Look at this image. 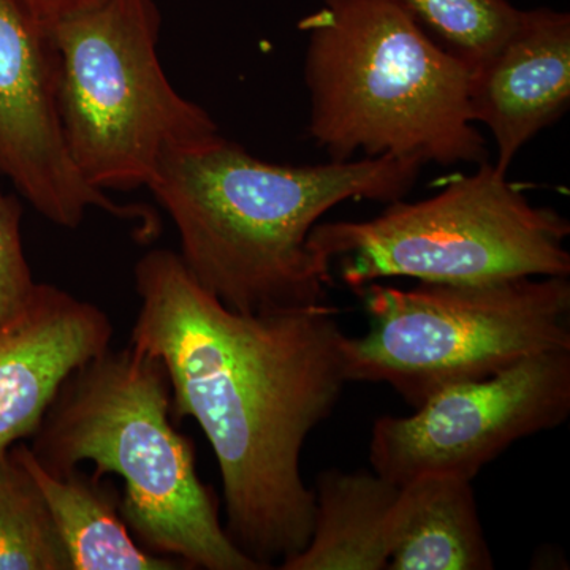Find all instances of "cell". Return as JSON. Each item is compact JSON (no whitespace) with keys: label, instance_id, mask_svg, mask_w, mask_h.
<instances>
[{"label":"cell","instance_id":"6da1fadb","mask_svg":"<svg viewBox=\"0 0 570 570\" xmlns=\"http://www.w3.org/2000/svg\"><path fill=\"white\" fill-rule=\"evenodd\" d=\"M135 288L129 346L163 363L174 419L195 420L208 439L225 531L262 569L283 564L313 532L316 494L303 480V448L348 384L340 309H228L168 249L142 255Z\"/></svg>","mask_w":570,"mask_h":570},{"label":"cell","instance_id":"7a4b0ae2","mask_svg":"<svg viewBox=\"0 0 570 570\" xmlns=\"http://www.w3.org/2000/svg\"><path fill=\"white\" fill-rule=\"evenodd\" d=\"M422 167L396 157L277 165L220 135L168 157L148 187L206 292L238 313H275L326 303L333 276L307 246L324 214L360 198L400 200Z\"/></svg>","mask_w":570,"mask_h":570},{"label":"cell","instance_id":"3957f363","mask_svg":"<svg viewBox=\"0 0 570 570\" xmlns=\"http://www.w3.org/2000/svg\"><path fill=\"white\" fill-rule=\"evenodd\" d=\"M171 419L163 363L130 346L108 348L63 381L29 449L52 475L89 461L94 478H121L119 510L146 550L187 569L264 570L225 531L195 444Z\"/></svg>","mask_w":570,"mask_h":570},{"label":"cell","instance_id":"277c9868","mask_svg":"<svg viewBox=\"0 0 570 570\" xmlns=\"http://www.w3.org/2000/svg\"><path fill=\"white\" fill-rule=\"evenodd\" d=\"M307 134L330 160L489 163L472 71L393 0H321L303 18Z\"/></svg>","mask_w":570,"mask_h":570},{"label":"cell","instance_id":"5b68a950","mask_svg":"<svg viewBox=\"0 0 570 570\" xmlns=\"http://www.w3.org/2000/svg\"><path fill=\"white\" fill-rule=\"evenodd\" d=\"M48 32L63 140L94 189L148 187L168 157L220 137L212 116L165 75L154 0H102Z\"/></svg>","mask_w":570,"mask_h":570},{"label":"cell","instance_id":"8992f818","mask_svg":"<svg viewBox=\"0 0 570 570\" xmlns=\"http://www.w3.org/2000/svg\"><path fill=\"white\" fill-rule=\"evenodd\" d=\"M355 294L370 328L344 340L348 382L389 385L412 409L450 385L570 351L569 277L412 288L371 283Z\"/></svg>","mask_w":570,"mask_h":570},{"label":"cell","instance_id":"52a82bcc","mask_svg":"<svg viewBox=\"0 0 570 570\" xmlns=\"http://www.w3.org/2000/svg\"><path fill=\"white\" fill-rule=\"evenodd\" d=\"M570 223L531 204L493 164L426 200H395L373 219L318 223L307 246L356 292L390 277L485 284L570 275Z\"/></svg>","mask_w":570,"mask_h":570},{"label":"cell","instance_id":"ba28073f","mask_svg":"<svg viewBox=\"0 0 570 570\" xmlns=\"http://www.w3.org/2000/svg\"><path fill=\"white\" fill-rule=\"evenodd\" d=\"M569 415L570 351L531 356L439 390L407 417H379L371 468L397 487L426 475L472 482L515 442L564 425Z\"/></svg>","mask_w":570,"mask_h":570},{"label":"cell","instance_id":"9c48e42d","mask_svg":"<svg viewBox=\"0 0 570 570\" xmlns=\"http://www.w3.org/2000/svg\"><path fill=\"white\" fill-rule=\"evenodd\" d=\"M0 175L59 227L77 228L99 208L156 232L145 209L116 204L71 163L58 110V55L24 0H0Z\"/></svg>","mask_w":570,"mask_h":570},{"label":"cell","instance_id":"30bf717a","mask_svg":"<svg viewBox=\"0 0 570 570\" xmlns=\"http://www.w3.org/2000/svg\"><path fill=\"white\" fill-rule=\"evenodd\" d=\"M111 337L99 306L36 284L24 309L0 325V453L36 434L63 381L108 351Z\"/></svg>","mask_w":570,"mask_h":570},{"label":"cell","instance_id":"8fae6325","mask_svg":"<svg viewBox=\"0 0 570 570\" xmlns=\"http://www.w3.org/2000/svg\"><path fill=\"white\" fill-rule=\"evenodd\" d=\"M570 104V17L540 7L472 71L469 108L497 145L494 168L508 175L523 146L558 121Z\"/></svg>","mask_w":570,"mask_h":570},{"label":"cell","instance_id":"7c38bea8","mask_svg":"<svg viewBox=\"0 0 570 570\" xmlns=\"http://www.w3.org/2000/svg\"><path fill=\"white\" fill-rule=\"evenodd\" d=\"M397 493L373 469L321 472L309 542L279 569L387 570Z\"/></svg>","mask_w":570,"mask_h":570},{"label":"cell","instance_id":"4fadbf2b","mask_svg":"<svg viewBox=\"0 0 570 570\" xmlns=\"http://www.w3.org/2000/svg\"><path fill=\"white\" fill-rule=\"evenodd\" d=\"M471 480L426 475L400 487L387 570H491Z\"/></svg>","mask_w":570,"mask_h":570},{"label":"cell","instance_id":"5bb4252c","mask_svg":"<svg viewBox=\"0 0 570 570\" xmlns=\"http://www.w3.org/2000/svg\"><path fill=\"white\" fill-rule=\"evenodd\" d=\"M13 450L47 499L71 570H189L183 561L153 553L135 540L110 478H94L80 469L52 475L28 445L14 444Z\"/></svg>","mask_w":570,"mask_h":570},{"label":"cell","instance_id":"9a60e30c","mask_svg":"<svg viewBox=\"0 0 570 570\" xmlns=\"http://www.w3.org/2000/svg\"><path fill=\"white\" fill-rule=\"evenodd\" d=\"M0 570H71L47 499L13 448L0 453Z\"/></svg>","mask_w":570,"mask_h":570},{"label":"cell","instance_id":"2e32d148","mask_svg":"<svg viewBox=\"0 0 570 570\" xmlns=\"http://www.w3.org/2000/svg\"><path fill=\"white\" fill-rule=\"evenodd\" d=\"M450 55L478 70L502 47L521 18L509 0H393Z\"/></svg>","mask_w":570,"mask_h":570},{"label":"cell","instance_id":"e0dca14e","mask_svg":"<svg viewBox=\"0 0 570 570\" xmlns=\"http://www.w3.org/2000/svg\"><path fill=\"white\" fill-rule=\"evenodd\" d=\"M21 217L20 202L0 190V325L24 309L37 284L22 247Z\"/></svg>","mask_w":570,"mask_h":570},{"label":"cell","instance_id":"ac0fdd59","mask_svg":"<svg viewBox=\"0 0 570 570\" xmlns=\"http://www.w3.org/2000/svg\"><path fill=\"white\" fill-rule=\"evenodd\" d=\"M24 2L36 14L37 20L48 29L52 22L61 20L67 14L88 9L102 0H24Z\"/></svg>","mask_w":570,"mask_h":570}]
</instances>
